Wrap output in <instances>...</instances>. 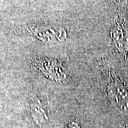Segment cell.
<instances>
[{"instance_id":"4","label":"cell","mask_w":128,"mask_h":128,"mask_svg":"<svg viewBox=\"0 0 128 128\" xmlns=\"http://www.w3.org/2000/svg\"><path fill=\"white\" fill-rule=\"evenodd\" d=\"M30 31L35 36L43 41H50L53 39L63 41L66 36V33L63 28L54 29L49 26H32Z\"/></svg>"},{"instance_id":"6","label":"cell","mask_w":128,"mask_h":128,"mask_svg":"<svg viewBox=\"0 0 128 128\" xmlns=\"http://www.w3.org/2000/svg\"><path fill=\"white\" fill-rule=\"evenodd\" d=\"M66 128H80V126L76 122H70Z\"/></svg>"},{"instance_id":"1","label":"cell","mask_w":128,"mask_h":128,"mask_svg":"<svg viewBox=\"0 0 128 128\" xmlns=\"http://www.w3.org/2000/svg\"><path fill=\"white\" fill-rule=\"evenodd\" d=\"M104 76V88L106 96L110 103L120 113L128 115V89L115 76L111 73L108 65L105 61L100 63Z\"/></svg>"},{"instance_id":"5","label":"cell","mask_w":128,"mask_h":128,"mask_svg":"<svg viewBox=\"0 0 128 128\" xmlns=\"http://www.w3.org/2000/svg\"><path fill=\"white\" fill-rule=\"evenodd\" d=\"M29 108L32 118L37 124L42 125L46 123L48 120V117L46 110L43 108L39 101L35 98L33 99L30 102Z\"/></svg>"},{"instance_id":"2","label":"cell","mask_w":128,"mask_h":128,"mask_svg":"<svg viewBox=\"0 0 128 128\" xmlns=\"http://www.w3.org/2000/svg\"><path fill=\"white\" fill-rule=\"evenodd\" d=\"M35 66L46 78L57 82H64L68 80L66 68L59 60L49 58H38L34 61Z\"/></svg>"},{"instance_id":"3","label":"cell","mask_w":128,"mask_h":128,"mask_svg":"<svg viewBox=\"0 0 128 128\" xmlns=\"http://www.w3.org/2000/svg\"><path fill=\"white\" fill-rule=\"evenodd\" d=\"M111 37L116 50L121 55L128 54V27L122 22H118L111 32Z\"/></svg>"},{"instance_id":"7","label":"cell","mask_w":128,"mask_h":128,"mask_svg":"<svg viewBox=\"0 0 128 128\" xmlns=\"http://www.w3.org/2000/svg\"></svg>"}]
</instances>
